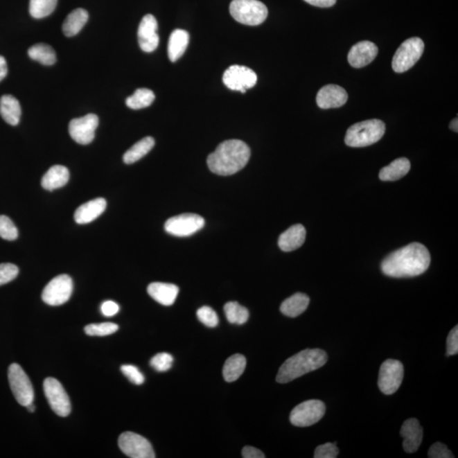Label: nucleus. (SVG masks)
<instances>
[{
  "instance_id": "f257e3e1",
  "label": "nucleus",
  "mask_w": 458,
  "mask_h": 458,
  "mask_svg": "<svg viewBox=\"0 0 458 458\" xmlns=\"http://www.w3.org/2000/svg\"><path fill=\"white\" fill-rule=\"evenodd\" d=\"M430 261L425 246L415 242L386 256L381 263V270L391 278H412L425 272Z\"/></svg>"
},
{
  "instance_id": "f03ea898",
  "label": "nucleus",
  "mask_w": 458,
  "mask_h": 458,
  "mask_svg": "<svg viewBox=\"0 0 458 458\" xmlns=\"http://www.w3.org/2000/svg\"><path fill=\"white\" fill-rule=\"evenodd\" d=\"M251 157V150L241 140H226L207 158L208 168L220 176H230L243 169Z\"/></svg>"
},
{
  "instance_id": "7ed1b4c3",
  "label": "nucleus",
  "mask_w": 458,
  "mask_h": 458,
  "mask_svg": "<svg viewBox=\"0 0 458 458\" xmlns=\"http://www.w3.org/2000/svg\"><path fill=\"white\" fill-rule=\"evenodd\" d=\"M328 355L321 349H306L287 359L280 367L276 380L286 384L326 364Z\"/></svg>"
},
{
  "instance_id": "20e7f679",
  "label": "nucleus",
  "mask_w": 458,
  "mask_h": 458,
  "mask_svg": "<svg viewBox=\"0 0 458 458\" xmlns=\"http://www.w3.org/2000/svg\"><path fill=\"white\" fill-rule=\"evenodd\" d=\"M385 132V124L380 120L371 119L352 125L347 130L344 142L346 146L361 148L380 141Z\"/></svg>"
},
{
  "instance_id": "39448f33",
  "label": "nucleus",
  "mask_w": 458,
  "mask_h": 458,
  "mask_svg": "<svg viewBox=\"0 0 458 458\" xmlns=\"http://www.w3.org/2000/svg\"><path fill=\"white\" fill-rule=\"evenodd\" d=\"M229 11L234 20L248 26L263 24L268 15L267 6L258 0H233Z\"/></svg>"
},
{
  "instance_id": "423d86ee",
  "label": "nucleus",
  "mask_w": 458,
  "mask_h": 458,
  "mask_svg": "<svg viewBox=\"0 0 458 458\" xmlns=\"http://www.w3.org/2000/svg\"><path fill=\"white\" fill-rule=\"evenodd\" d=\"M425 51V43L419 37H411L403 42L393 56L392 68L397 73H403L410 70Z\"/></svg>"
},
{
  "instance_id": "0eeeda50",
  "label": "nucleus",
  "mask_w": 458,
  "mask_h": 458,
  "mask_svg": "<svg viewBox=\"0 0 458 458\" xmlns=\"http://www.w3.org/2000/svg\"><path fill=\"white\" fill-rule=\"evenodd\" d=\"M8 378L11 391L17 403L24 407L33 403L34 391L31 380L17 363L9 367Z\"/></svg>"
},
{
  "instance_id": "6e6552de",
  "label": "nucleus",
  "mask_w": 458,
  "mask_h": 458,
  "mask_svg": "<svg viewBox=\"0 0 458 458\" xmlns=\"http://www.w3.org/2000/svg\"><path fill=\"white\" fill-rule=\"evenodd\" d=\"M326 407L319 400H309L299 404L290 412V420L297 427H309L315 425L324 418Z\"/></svg>"
},
{
  "instance_id": "1a4fd4ad",
  "label": "nucleus",
  "mask_w": 458,
  "mask_h": 458,
  "mask_svg": "<svg viewBox=\"0 0 458 458\" xmlns=\"http://www.w3.org/2000/svg\"><path fill=\"white\" fill-rule=\"evenodd\" d=\"M73 279L67 274L58 276L44 288L42 299L49 306H56L65 304L73 294Z\"/></svg>"
},
{
  "instance_id": "9d476101",
  "label": "nucleus",
  "mask_w": 458,
  "mask_h": 458,
  "mask_svg": "<svg viewBox=\"0 0 458 458\" xmlns=\"http://www.w3.org/2000/svg\"><path fill=\"white\" fill-rule=\"evenodd\" d=\"M404 377V367L400 361L388 359L383 362L378 374V388L385 395L398 391Z\"/></svg>"
},
{
  "instance_id": "9b49d317",
  "label": "nucleus",
  "mask_w": 458,
  "mask_h": 458,
  "mask_svg": "<svg viewBox=\"0 0 458 458\" xmlns=\"http://www.w3.org/2000/svg\"><path fill=\"white\" fill-rule=\"evenodd\" d=\"M44 391L49 406L60 417H67L71 411V401L65 389L54 378H47L44 382Z\"/></svg>"
},
{
  "instance_id": "f8f14e48",
  "label": "nucleus",
  "mask_w": 458,
  "mask_h": 458,
  "mask_svg": "<svg viewBox=\"0 0 458 458\" xmlns=\"http://www.w3.org/2000/svg\"><path fill=\"white\" fill-rule=\"evenodd\" d=\"M205 226V220L200 215L186 213L176 215L165 223L166 233L177 237L191 236Z\"/></svg>"
},
{
  "instance_id": "ddd939ff",
  "label": "nucleus",
  "mask_w": 458,
  "mask_h": 458,
  "mask_svg": "<svg viewBox=\"0 0 458 458\" xmlns=\"http://www.w3.org/2000/svg\"><path fill=\"white\" fill-rule=\"evenodd\" d=\"M118 446L122 452L132 458H155L152 445L145 437L132 432L120 435Z\"/></svg>"
},
{
  "instance_id": "4468645a",
  "label": "nucleus",
  "mask_w": 458,
  "mask_h": 458,
  "mask_svg": "<svg viewBox=\"0 0 458 458\" xmlns=\"http://www.w3.org/2000/svg\"><path fill=\"white\" fill-rule=\"evenodd\" d=\"M222 81L227 88L245 93L256 85L257 75L251 68L234 65L225 71Z\"/></svg>"
},
{
  "instance_id": "2eb2a0df",
  "label": "nucleus",
  "mask_w": 458,
  "mask_h": 458,
  "mask_svg": "<svg viewBox=\"0 0 458 458\" xmlns=\"http://www.w3.org/2000/svg\"><path fill=\"white\" fill-rule=\"evenodd\" d=\"M98 126V117L94 114H88L71 121L69 134L74 141L83 146L89 145L96 136Z\"/></svg>"
},
{
  "instance_id": "dca6fc26",
  "label": "nucleus",
  "mask_w": 458,
  "mask_h": 458,
  "mask_svg": "<svg viewBox=\"0 0 458 458\" xmlns=\"http://www.w3.org/2000/svg\"><path fill=\"white\" fill-rule=\"evenodd\" d=\"M158 24L152 15H146L140 22L138 39L140 48L143 51L150 53L156 51L159 45L157 33Z\"/></svg>"
},
{
  "instance_id": "f3484780",
  "label": "nucleus",
  "mask_w": 458,
  "mask_h": 458,
  "mask_svg": "<svg viewBox=\"0 0 458 458\" xmlns=\"http://www.w3.org/2000/svg\"><path fill=\"white\" fill-rule=\"evenodd\" d=\"M347 100L348 94L346 89L335 85L323 87L317 96V104L321 109L342 107Z\"/></svg>"
},
{
  "instance_id": "a211bd4d",
  "label": "nucleus",
  "mask_w": 458,
  "mask_h": 458,
  "mask_svg": "<svg viewBox=\"0 0 458 458\" xmlns=\"http://www.w3.org/2000/svg\"><path fill=\"white\" fill-rule=\"evenodd\" d=\"M378 53V49L376 44L372 42H359L351 49L349 54H348V62L352 67H364L373 62Z\"/></svg>"
},
{
  "instance_id": "6ab92c4d",
  "label": "nucleus",
  "mask_w": 458,
  "mask_h": 458,
  "mask_svg": "<svg viewBox=\"0 0 458 458\" xmlns=\"http://www.w3.org/2000/svg\"><path fill=\"white\" fill-rule=\"evenodd\" d=\"M403 438V448L407 453L417 452L423 441V428L418 419H410L404 422L400 431Z\"/></svg>"
},
{
  "instance_id": "aec40b11",
  "label": "nucleus",
  "mask_w": 458,
  "mask_h": 458,
  "mask_svg": "<svg viewBox=\"0 0 458 458\" xmlns=\"http://www.w3.org/2000/svg\"><path fill=\"white\" fill-rule=\"evenodd\" d=\"M107 200L97 198L83 204L75 211L74 219L78 224H86L96 220L107 209Z\"/></svg>"
},
{
  "instance_id": "412c9836",
  "label": "nucleus",
  "mask_w": 458,
  "mask_h": 458,
  "mask_svg": "<svg viewBox=\"0 0 458 458\" xmlns=\"http://www.w3.org/2000/svg\"><path fill=\"white\" fill-rule=\"evenodd\" d=\"M148 294L155 301L164 306H172L176 301L179 289L173 283H151L147 288Z\"/></svg>"
},
{
  "instance_id": "4be33fe9",
  "label": "nucleus",
  "mask_w": 458,
  "mask_h": 458,
  "mask_svg": "<svg viewBox=\"0 0 458 458\" xmlns=\"http://www.w3.org/2000/svg\"><path fill=\"white\" fill-rule=\"evenodd\" d=\"M306 231L304 226L295 224L283 232L279 238V246L283 252L295 251L304 244Z\"/></svg>"
},
{
  "instance_id": "5701e85b",
  "label": "nucleus",
  "mask_w": 458,
  "mask_h": 458,
  "mask_svg": "<svg viewBox=\"0 0 458 458\" xmlns=\"http://www.w3.org/2000/svg\"><path fill=\"white\" fill-rule=\"evenodd\" d=\"M70 179V173L66 166L56 165L51 166L42 179L41 184L44 188L51 191L65 186Z\"/></svg>"
},
{
  "instance_id": "b1692460",
  "label": "nucleus",
  "mask_w": 458,
  "mask_h": 458,
  "mask_svg": "<svg viewBox=\"0 0 458 458\" xmlns=\"http://www.w3.org/2000/svg\"><path fill=\"white\" fill-rule=\"evenodd\" d=\"M0 115L11 126H17L20 123L21 108L17 98L10 94L0 98Z\"/></svg>"
},
{
  "instance_id": "393cba45",
  "label": "nucleus",
  "mask_w": 458,
  "mask_h": 458,
  "mask_svg": "<svg viewBox=\"0 0 458 458\" xmlns=\"http://www.w3.org/2000/svg\"><path fill=\"white\" fill-rule=\"evenodd\" d=\"M189 35L185 30L176 29L170 35L168 41V58L172 62H177L184 54L188 45Z\"/></svg>"
},
{
  "instance_id": "a878e982",
  "label": "nucleus",
  "mask_w": 458,
  "mask_h": 458,
  "mask_svg": "<svg viewBox=\"0 0 458 458\" xmlns=\"http://www.w3.org/2000/svg\"><path fill=\"white\" fill-rule=\"evenodd\" d=\"M310 298L302 293H297L283 301L280 306V311L289 317H297L308 309Z\"/></svg>"
},
{
  "instance_id": "bb28decb",
  "label": "nucleus",
  "mask_w": 458,
  "mask_h": 458,
  "mask_svg": "<svg viewBox=\"0 0 458 458\" xmlns=\"http://www.w3.org/2000/svg\"><path fill=\"white\" fill-rule=\"evenodd\" d=\"M411 164L407 158H399L381 169L380 179L382 181H396L407 175L410 171Z\"/></svg>"
},
{
  "instance_id": "cd10ccee",
  "label": "nucleus",
  "mask_w": 458,
  "mask_h": 458,
  "mask_svg": "<svg viewBox=\"0 0 458 458\" xmlns=\"http://www.w3.org/2000/svg\"><path fill=\"white\" fill-rule=\"evenodd\" d=\"M89 20L88 11L77 9L68 15L62 26L64 34L67 37H73L81 31Z\"/></svg>"
},
{
  "instance_id": "c85d7f7f",
  "label": "nucleus",
  "mask_w": 458,
  "mask_h": 458,
  "mask_svg": "<svg viewBox=\"0 0 458 458\" xmlns=\"http://www.w3.org/2000/svg\"><path fill=\"white\" fill-rule=\"evenodd\" d=\"M246 367V359L243 355L236 354L227 359L223 367V378L227 382L236 381L243 374Z\"/></svg>"
},
{
  "instance_id": "c756f323",
  "label": "nucleus",
  "mask_w": 458,
  "mask_h": 458,
  "mask_svg": "<svg viewBox=\"0 0 458 458\" xmlns=\"http://www.w3.org/2000/svg\"><path fill=\"white\" fill-rule=\"evenodd\" d=\"M155 146V139L152 137L143 138L132 146L130 150L124 154L123 161L126 164H132L140 159L146 156Z\"/></svg>"
},
{
  "instance_id": "7c9ffc66",
  "label": "nucleus",
  "mask_w": 458,
  "mask_h": 458,
  "mask_svg": "<svg viewBox=\"0 0 458 458\" xmlns=\"http://www.w3.org/2000/svg\"><path fill=\"white\" fill-rule=\"evenodd\" d=\"M29 58L42 65L52 66L56 62L55 49L46 44H37L28 49Z\"/></svg>"
},
{
  "instance_id": "2f4dec72",
  "label": "nucleus",
  "mask_w": 458,
  "mask_h": 458,
  "mask_svg": "<svg viewBox=\"0 0 458 458\" xmlns=\"http://www.w3.org/2000/svg\"><path fill=\"white\" fill-rule=\"evenodd\" d=\"M224 312L227 320L232 324H244L248 321L249 317L248 309L236 301L227 303L224 306Z\"/></svg>"
},
{
  "instance_id": "473e14b6",
  "label": "nucleus",
  "mask_w": 458,
  "mask_h": 458,
  "mask_svg": "<svg viewBox=\"0 0 458 458\" xmlns=\"http://www.w3.org/2000/svg\"><path fill=\"white\" fill-rule=\"evenodd\" d=\"M153 91L148 89H139L135 91L132 96L126 100L127 107L132 109H139L150 107L155 100Z\"/></svg>"
},
{
  "instance_id": "72a5a7b5",
  "label": "nucleus",
  "mask_w": 458,
  "mask_h": 458,
  "mask_svg": "<svg viewBox=\"0 0 458 458\" xmlns=\"http://www.w3.org/2000/svg\"><path fill=\"white\" fill-rule=\"evenodd\" d=\"M58 0H30L29 12L33 18H44L51 13L58 6Z\"/></svg>"
},
{
  "instance_id": "f704fd0d",
  "label": "nucleus",
  "mask_w": 458,
  "mask_h": 458,
  "mask_svg": "<svg viewBox=\"0 0 458 458\" xmlns=\"http://www.w3.org/2000/svg\"><path fill=\"white\" fill-rule=\"evenodd\" d=\"M118 325L113 323L89 324L85 328L87 335L90 336H107L118 331Z\"/></svg>"
},
{
  "instance_id": "c9c22d12",
  "label": "nucleus",
  "mask_w": 458,
  "mask_h": 458,
  "mask_svg": "<svg viewBox=\"0 0 458 458\" xmlns=\"http://www.w3.org/2000/svg\"><path fill=\"white\" fill-rule=\"evenodd\" d=\"M0 237L12 241L18 237V229L13 222L6 215H0Z\"/></svg>"
},
{
  "instance_id": "e433bc0d",
  "label": "nucleus",
  "mask_w": 458,
  "mask_h": 458,
  "mask_svg": "<svg viewBox=\"0 0 458 458\" xmlns=\"http://www.w3.org/2000/svg\"><path fill=\"white\" fill-rule=\"evenodd\" d=\"M173 360L171 354L162 352V353L157 354L151 359L150 366L157 372L164 373L172 368Z\"/></svg>"
},
{
  "instance_id": "4c0bfd02",
  "label": "nucleus",
  "mask_w": 458,
  "mask_h": 458,
  "mask_svg": "<svg viewBox=\"0 0 458 458\" xmlns=\"http://www.w3.org/2000/svg\"><path fill=\"white\" fill-rule=\"evenodd\" d=\"M197 317L203 324L209 328L218 326L219 323L217 313L210 306H202L197 311Z\"/></svg>"
},
{
  "instance_id": "58836bf2",
  "label": "nucleus",
  "mask_w": 458,
  "mask_h": 458,
  "mask_svg": "<svg viewBox=\"0 0 458 458\" xmlns=\"http://www.w3.org/2000/svg\"><path fill=\"white\" fill-rule=\"evenodd\" d=\"M19 274V268L11 263L0 264V286L6 285L15 279Z\"/></svg>"
},
{
  "instance_id": "ea45409f",
  "label": "nucleus",
  "mask_w": 458,
  "mask_h": 458,
  "mask_svg": "<svg viewBox=\"0 0 458 458\" xmlns=\"http://www.w3.org/2000/svg\"><path fill=\"white\" fill-rule=\"evenodd\" d=\"M339 448L336 443H326V444L317 446L314 452L315 458H335L339 455Z\"/></svg>"
},
{
  "instance_id": "a19ab883",
  "label": "nucleus",
  "mask_w": 458,
  "mask_h": 458,
  "mask_svg": "<svg viewBox=\"0 0 458 458\" xmlns=\"http://www.w3.org/2000/svg\"><path fill=\"white\" fill-rule=\"evenodd\" d=\"M121 371L130 380L132 384L140 385L143 384L146 378L143 374L140 372L137 367L132 365H123L121 368Z\"/></svg>"
},
{
  "instance_id": "79ce46f5",
  "label": "nucleus",
  "mask_w": 458,
  "mask_h": 458,
  "mask_svg": "<svg viewBox=\"0 0 458 458\" xmlns=\"http://www.w3.org/2000/svg\"><path fill=\"white\" fill-rule=\"evenodd\" d=\"M428 457L430 458H453V454L448 446L441 442L434 443L430 446Z\"/></svg>"
},
{
  "instance_id": "37998d69",
  "label": "nucleus",
  "mask_w": 458,
  "mask_h": 458,
  "mask_svg": "<svg viewBox=\"0 0 458 458\" xmlns=\"http://www.w3.org/2000/svg\"><path fill=\"white\" fill-rule=\"evenodd\" d=\"M458 352V327H454L446 340V355H457Z\"/></svg>"
},
{
  "instance_id": "c03bdc74",
  "label": "nucleus",
  "mask_w": 458,
  "mask_h": 458,
  "mask_svg": "<svg viewBox=\"0 0 458 458\" xmlns=\"http://www.w3.org/2000/svg\"><path fill=\"white\" fill-rule=\"evenodd\" d=\"M100 310L104 316L109 317L118 313L120 306L115 301H107L101 305Z\"/></svg>"
},
{
  "instance_id": "a18cd8bd",
  "label": "nucleus",
  "mask_w": 458,
  "mask_h": 458,
  "mask_svg": "<svg viewBox=\"0 0 458 458\" xmlns=\"http://www.w3.org/2000/svg\"><path fill=\"white\" fill-rule=\"evenodd\" d=\"M242 457L245 458L266 457L263 452H261L259 449L253 448V446H245V448L242 450Z\"/></svg>"
},
{
  "instance_id": "49530a36",
  "label": "nucleus",
  "mask_w": 458,
  "mask_h": 458,
  "mask_svg": "<svg viewBox=\"0 0 458 458\" xmlns=\"http://www.w3.org/2000/svg\"><path fill=\"white\" fill-rule=\"evenodd\" d=\"M306 3L320 8H328L335 5L337 0H304Z\"/></svg>"
},
{
  "instance_id": "de8ad7c7",
  "label": "nucleus",
  "mask_w": 458,
  "mask_h": 458,
  "mask_svg": "<svg viewBox=\"0 0 458 458\" xmlns=\"http://www.w3.org/2000/svg\"><path fill=\"white\" fill-rule=\"evenodd\" d=\"M8 73V67H7V62L5 58L0 55V82L6 77Z\"/></svg>"
},
{
  "instance_id": "09e8293b",
  "label": "nucleus",
  "mask_w": 458,
  "mask_h": 458,
  "mask_svg": "<svg viewBox=\"0 0 458 458\" xmlns=\"http://www.w3.org/2000/svg\"><path fill=\"white\" fill-rule=\"evenodd\" d=\"M450 128L454 132H458V120L457 118L453 119L450 124Z\"/></svg>"
},
{
  "instance_id": "8fccbe9b",
  "label": "nucleus",
  "mask_w": 458,
  "mask_h": 458,
  "mask_svg": "<svg viewBox=\"0 0 458 458\" xmlns=\"http://www.w3.org/2000/svg\"><path fill=\"white\" fill-rule=\"evenodd\" d=\"M26 407L28 408L29 412H33L35 411V406H34L33 403L28 405V406H26Z\"/></svg>"
}]
</instances>
